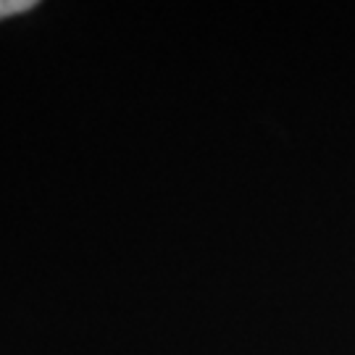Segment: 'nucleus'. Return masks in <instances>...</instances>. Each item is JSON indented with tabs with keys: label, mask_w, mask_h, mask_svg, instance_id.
<instances>
[{
	"label": "nucleus",
	"mask_w": 355,
	"mask_h": 355,
	"mask_svg": "<svg viewBox=\"0 0 355 355\" xmlns=\"http://www.w3.org/2000/svg\"><path fill=\"white\" fill-rule=\"evenodd\" d=\"M32 8H35V0H0V19L32 11Z\"/></svg>",
	"instance_id": "nucleus-1"
}]
</instances>
